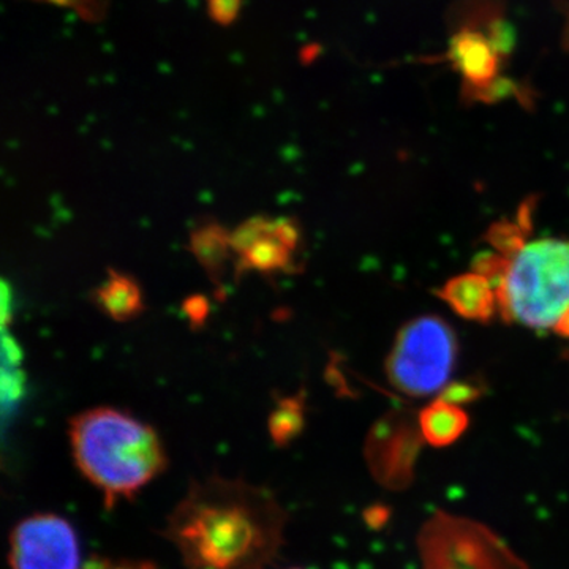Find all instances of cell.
Returning a JSON list of instances; mask_svg holds the SVG:
<instances>
[{
  "mask_svg": "<svg viewBox=\"0 0 569 569\" xmlns=\"http://www.w3.org/2000/svg\"><path fill=\"white\" fill-rule=\"evenodd\" d=\"M287 519L268 489L212 475L192 481L164 537L186 569H264L282 549Z\"/></svg>",
  "mask_w": 569,
  "mask_h": 569,
  "instance_id": "6da1fadb",
  "label": "cell"
},
{
  "mask_svg": "<svg viewBox=\"0 0 569 569\" xmlns=\"http://www.w3.org/2000/svg\"><path fill=\"white\" fill-rule=\"evenodd\" d=\"M69 437L77 467L108 507L140 492L167 468L156 430L118 408L82 411L71 419Z\"/></svg>",
  "mask_w": 569,
  "mask_h": 569,
  "instance_id": "7a4b0ae2",
  "label": "cell"
},
{
  "mask_svg": "<svg viewBox=\"0 0 569 569\" xmlns=\"http://www.w3.org/2000/svg\"><path fill=\"white\" fill-rule=\"evenodd\" d=\"M473 271L492 282L508 323L553 331L569 312V241L538 239L508 257L481 254Z\"/></svg>",
  "mask_w": 569,
  "mask_h": 569,
  "instance_id": "3957f363",
  "label": "cell"
},
{
  "mask_svg": "<svg viewBox=\"0 0 569 569\" xmlns=\"http://www.w3.org/2000/svg\"><path fill=\"white\" fill-rule=\"evenodd\" d=\"M422 569H530L486 523L438 509L418 531Z\"/></svg>",
  "mask_w": 569,
  "mask_h": 569,
  "instance_id": "277c9868",
  "label": "cell"
},
{
  "mask_svg": "<svg viewBox=\"0 0 569 569\" xmlns=\"http://www.w3.org/2000/svg\"><path fill=\"white\" fill-rule=\"evenodd\" d=\"M458 356V340L447 321L415 318L396 337L387 372L397 391L427 397L443 391Z\"/></svg>",
  "mask_w": 569,
  "mask_h": 569,
  "instance_id": "5b68a950",
  "label": "cell"
},
{
  "mask_svg": "<svg viewBox=\"0 0 569 569\" xmlns=\"http://www.w3.org/2000/svg\"><path fill=\"white\" fill-rule=\"evenodd\" d=\"M426 443L418 417L410 410H392L370 427L365 458L370 475L381 488L403 492L417 477V463Z\"/></svg>",
  "mask_w": 569,
  "mask_h": 569,
  "instance_id": "8992f818",
  "label": "cell"
},
{
  "mask_svg": "<svg viewBox=\"0 0 569 569\" xmlns=\"http://www.w3.org/2000/svg\"><path fill=\"white\" fill-rule=\"evenodd\" d=\"M512 43L515 36L500 17L468 21L452 36L448 59L463 78L468 96L493 99Z\"/></svg>",
  "mask_w": 569,
  "mask_h": 569,
  "instance_id": "52a82bcc",
  "label": "cell"
},
{
  "mask_svg": "<svg viewBox=\"0 0 569 569\" xmlns=\"http://www.w3.org/2000/svg\"><path fill=\"white\" fill-rule=\"evenodd\" d=\"M9 560L11 569H82L77 531L56 515L21 520L11 531Z\"/></svg>",
  "mask_w": 569,
  "mask_h": 569,
  "instance_id": "ba28073f",
  "label": "cell"
},
{
  "mask_svg": "<svg viewBox=\"0 0 569 569\" xmlns=\"http://www.w3.org/2000/svg\"><path fill=\"white\" fill-rule=\"evenodd\" d=\"M301 230L293 219L252 217L231 233V247L238 254V274L246 271L291 272Z\"/></svg>",
  "mask_w": 569,
  "mask_h": 569,
  "instance_id": "9c48e42d",
  "label": "cell"
},
{
  "mask_svg": "<svg viewBox=\"0 0 569 569\" xmlns=\"http://www.w3.org/2000/svg\"><path fill=\"white\" fill-rule=\"evenodd\" d=\"M438 296L459 317L478 323H488L498 310L496 288L488 277L477 271L448 280L438 291Z\"/></svg>",
  "mask_w": 569,
  "mask_h": 569,
  "instance_id": "30bf717a",
  "label": "cell"
},
{
  "mask_svg": "<svg viewBox=\"0 0 569 569\" xmlns=\"http://www.w3.org/2000/svg\"><path fill=\"white\" fill-rule=\"evenodd\" d=\"M418 421L426 443L433 448L451 447L466 433L470 425L462 407L441 397L419 411Z\"/></svg>",
  "mask_w": 569,
  "mask_h": 569,
  "instance_id": "8fae6325",
  "label": "cell"
},
{
  "mask_svg": "<svg viewBox=\"0 0 569 569\" xmlns=\"http://www.w3.org/2000/svg\"><path fill=\"white\" fill-rule=\"evenodd\" d=\"M97 306L114 321H130L144 309L140 284L133 277L110 269L107 280L96 290Z\"/></svg>",
  "mask_w": 569,
  "mask_h": 569,
  "instance_id": "7c38bea8",
  "label": "cell"
},
{
  "mask_svg": "<svg viewBox=\"0 0 569 569\" xmlns=\"http://www.w3.org/2000/svg\"><path fill=\"white\" fill-rule=\"evenodd\" d=\"M190 250L208 276L212 277V280H219L224 263L233 252L231 233H228V230H224L219 223L201 224L190 236Z\"/></svg>",
  "mask_w": 569,
  "mask_h": 569,
  "instance_id": "4fadbf2b",
  "label": "cell"
},
{
  "mask_svg": "<svg viewBox=\"0 0 569 569\" xmlns=\"http://www.w3.org/2000/svg\"><path fill=\"white\" fill-rule=\"evenodd\" d=\"M301 397H290V399L280 400L279 407L271 418V429L277 440L293 437L302 427L305 413H302Z\"/></svg>",
  "mask_w": 569,
  "mask_h": 569,
  "instance_id": "5bb4252c",
  "label": "cell"
},
{
  "mask_svg": "<svg viewBox=\"0 0 569 569\" xmlns=\"http://www.w3.org/2000/svg\"><path fill=\"white\" fill-rule=\"evenodd\" d=\"M479 396V389L473 385L468 383H452L441 391V399L448 402L456 403V406H463V403L473 402Z\"/></svg>",
  "mask_w": 569,
  "mask_h": 569,
  "instance_id": "9a60e30c",
  "label": "cell"
},
{
  "mask_svg": "<svg viewBox=\"0 0 569 569\" xmlns=\"http://www.w3.org/2000/svg\"><path fill=\"white\" fill-rule=\"evenodd\" d=\"M82 569H156L146 561L132 560H93Z\"/></svg>",
  "mask_w": 569,
  "mask_h": 569,
  "instance_id": "2e32d148",
  "label": "cell"
},
{
  "mask_svg": "<svg viewBox=\"0 0 569 569\" xmlns=\"http://www.w3.org/2000/svg\"><path fill=\"white\" fill-rule=\"evenodd\" d=\"M183 307H186L187 316H189L190 321H192L193 325L203 323L209 310L208 301H206L204 298H201V296H193V298H190Z\"/></svg>",
  "mask_w": 569,
  "mask_h": 569,
  "instance_id": "e0dca14e",
  "label": "cell"
},
{
  "mask_svg": "<svg viewBox=\"0 0 569 569\" xmlns=\"http://www.w3.org/2000/svg\"><path fill=\"white\" fill-rule=\"evenodd\" d=\"M553 332H557V335L568 337L569 339V312L567 316L561 318L560 323L557 325V328L553 329Z\"/></svg>",
  "mask_w": 569,
  "mask_h": 569,
  "instance_id": "ac0fdd59",
  "label": "cell"
}]
</instances>
